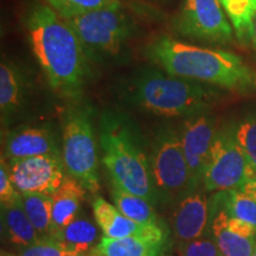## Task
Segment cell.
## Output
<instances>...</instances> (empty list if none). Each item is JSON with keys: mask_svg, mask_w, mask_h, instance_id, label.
<instances>
[{"mask_svg": "<svg viewBox=\"0 0 256 256\" xmlns=\"http://www.w3.org/2000/svg\"><path fill=\"white\" fill-rule=\"evenodd\" d=\"M51 238L62 243L70 252H89L100 242L98 226L81 214L72 223L54 234Z\"/></svg>", "mask_w": 256, "mask_h": 256, "instance_id": "19", "label": "cell"}, {"mask_svg": "<svg viewBox=\"0 0 256 256\" xmlns=\"http://www.w3.org/2000/svg\"><path fill=\"white\" fill-rule=\"evenodd\" d=\"M222 206L229 217H235L256 226V200L241 190L218 192Z\"/></svg>", "mask_w": 256, "mask_h": 256, "instance_id": "24", "label": "cell"}, {"mask_svg": "<svg viewBox=\"0 0 256 256\" xmlns=\"http://www.w3.org/2000/svg\"><path fill=\"white\" fill-rule=\"evenodd\" d=\"M62 159L66 174L92 194L100 188L96 138L88 107L66 112L62 126Z\"/></svg>", "mask_w": 256, "mask_h": 256, "instance_id": "5", "label": "cell"}, {"mask_svg": "<svg viewBox=\"0 0 256 256\" xmlns=\"http://www.w3.org/2000/svg\"><path fill=\"white\" fill-rule=\"evenodd\" d=\"M176 28L183 36L211 43L232 40V28L218 0H185L176 18Z\"/></svg>", "mask_w": 256, "mask_h": 256, "instance_id": "9", "label": "cell"}, {"mask_svg": "<svg viewBox=\"0 0 256 256\" xmlns=\"http://www.w3.org/2000/svg\"><path fill=\"white\" fill-rule=\"evenodd\" d=\"M150 162L159 203L176 204L192 191L190 172L177 128L165 124L156 130L150 148Z\"/></svg>", "mask_w": 256, "mask_h": 256, "instance_id": "6", "label": "cell"}, {"mask_svg": "<svg viewBox=\"0 0 256 256\" xmlns=\"http://www.w3.org/2000/svg\"><path fill=\"white\" fill-rule=\"evenodd\" d=\"M26 90L25 74L14 62L2 57L0 63V112L2 124L20 110Z\"/></svg>", "mask_w": 256, "mask_h": 256, "instance_id": "16", "label": "cell"}, {"mask_svg": "<svg viewBox=\"0 0 256 256\" xmlns=\"http://www.w3.org/2000/svg\"><path fill=\"white\" fill-rule=\"evenodd\" d=\"M34 56L57 94L76 98L88 76L87 50L78 34L49 5L37 4L26 19Z\"/></svg>", "mask_w": 256, "mask_h": 256, "instance_id": "1", "label": "cell"}, {"mask_svg": "<svg viewBox=\"0 0 256 256\" xmlns=\"http://www.w3.org/2000/svg\"><path fill=\"white\" fill-rule=\"evenodd\" d=\"M228 228L234 234L246 238H256V226L252 223L246 222V220L235 218V217H229Z\"/></svg>", "mask_w": 256, "mask_h": 256, "instance_id": "30", "label": "cell"}, {"mask_svg": "<svg viewBox=\"0 0 256 256\" xmlns=\"http://www.w3.org/2000/svg\"><path fill=\"white\" fill-rule=\"evenodd\" d=\"M22 202L25 212L40 238H51L52 235V220H51V196L42 194H22Z\"/></svg>", "mask_w": 256, "mask_h": 256, "instance_id": "22", "label": "cell"}, {"mask_svg": "<svg viewBox=\"0 0 256 256\" xmlns=\"http://www.w3.org/2000/svg\"><path fill=\"white\" fill-rule=\"evenodd\" d=\"M22 202V194L12 183L10 177L8 160L2 154L0 162V204L2 206H12Z\"/></svg>", "mask_w": 256, "mask_h": 256, "instance_id": "29", "label": "cell"}, {"mask_svg": "<svg viewBox=\"0 0 256 256\" xmlns=\"http://www.w3.org/2000/svg\"><path fill=\"white\" fill-rule=\"evenodd\" d=\"M100 142L104 152L102 162L110 176L112 184L142 197L152 206H158L150 154L133 124L119 114H104Z\"/></svg>", "mask_w": 256, "mask_h": 256, "instance_id": "3", "label": "cell"}, {"mask_svg": "<svg viewBox=\"0 0 256 256\" xmlns=\"http://www.w3.org/2000/svg\"><path fill=\"white\" fill-rule=\"evenodd\" d=\"M165 243L140 238H110L104 236L96 246L101 256H160Z\"/></svg>", "mask_w": 256, "mask_h": 256, "instance_id": "20", "label": "cell"}, {"mask_svg": "<svg viewBox=\"0 0 256 256\" xmlns=\"http://www.w3.org/2000/svg\"><path fill=\"white\" fill-rule=\"evenodd\" d=\"M68 256H89V252H69Z\"/></svg>", "mask_w": 256, "mask_h": 256, "instance_id": "33", "label": "cell"}, {"mask_svg": "<svg viewBox=\"0 0 256 256\" xmlns=\"http://www.w3.org/2000/svg\"><path fill=\"white\" fill-rule=\"evenodd\" d=\"M236 36L241 42L252 40V20L256 16V0H218Z\"/></svg>", "mask_w": 256, "mask_h": 256, "instance_id": "23", "label": "cell"}, {"mask_svg": "<svg viewBox=\"0 0 256 256\" xmlns=\"http://www.w3.org/2000/svg\"><path fill=\"white\" fill-rule=\"evenodd\" d=\"M216 121L206 112L185 118L179 128L182 147L190 172L192 190L202 185L211 147L216 136Z\"/></svg>", "mask_w": 256, "mask_h": 256, "instance_id": "11", "label": "cell"}, {"mask_svg": "<svg viewBox=\"0 0 256 256\" xmlns=\"http://www.w3.org/2000/svg\"><path fill=\"white\" fill-rule=\"evenodd\" d=\"M252 46H254V49L256 50V16L252 20Z\"/></svg>", "mask_w": 256, "mask_h": 256, "instance_id": "32", "label": "cell"}, {"mask_svg": "<svg viewBox=\"0 0 256 256\" xmlns=\"http://www.w3.org/2000/svg\"><path fill=\"white\" fill-rule=\"evenodd\" d=\"M64 20L86 50L107 55L119 52L132 31L120 2Z\"/></svg>", "mask_w": 256, "mask_h": 256, "instance_id": "8", "label": "cell"}, {"mask_svg": "<svg viewBox=\"0 0 256 256\" xmlns=\"http://www.w3.org/2000/svg\"><path fill=\"white\" fill-rule=\"evenodd\" d=\"M234 132L249 164L256 171V114L243 118L238 126H234Z\"/></svg>", "mask_w": 256, "mask_h": 256, "instance_id": "26", "label": "cell"}, {"mask_svg": "<svg viewBox=\"0 0 256 256\" xmlns=\"http://www.w3.org/2000/svg\"><path fill=\"white\" fill-rule=\"evenodd\" d=\"M2 226L8 241L20 248L42 240L25 212L23 202L12 206H2Z\"/></svg>", "mask_w": 256, "mask_h": 256, "instance_id": "18", "label": "cell"}, {"mask_svg": "<svg viewBox=\"0 0 256 256\" xmlns=\"http://www.w3.org/2000/svg\"><path fill=\"white\" fill-rule=\"evenodd\" d=\"M46 2L60 17L69 19L114 5L119 0H46Z\"/></svg>", "mask_w": 256, "mask_h": 256, "instance_id": "25", "label": "cell"}, {"mask_svg": "<svg viewBox=\"0 0 256 256\" xmlns=\"http://www.w3.org/2000/svg\"><path fill=\"white\" fill-rule=\"evenodd\" d=\"M147 57L166 72L234 92L256 89V70L229 51L188 44L162 36L147 46Z\"/></svg>", "mask_w": 256, "mask_h": 256, "instance_id": "2", "label": "cell"}, {"mask_svg": "<svg viewBox=\"0 0 256 256\" xmlns=\"http://www.w3.org/2000/svg\"><path fill=\"white\" fill-rule=\"evenodd\" d=\"M86 188L75 178L66 176L58 190L51 196L52 235L72 223L80 214V208L86 196ZM51 235V238H52Z\"/></svg>", "mask_w": 256, "mask_h": 256, "instance_id": "17", "label": "cell"}, {"mask_svg": "<svg viewBox=\"0 0 256 256\" xmlns=\"http://www.w3.org/2000/svg\"><path fill=\"white\" fill-rule=\"evenodd\" d=\"M10 177L20 194L52 196L66 174L62 156H38L8 160Z\"/></svg>", "mask_w": 256, "mask_h": 256, "instance_id": "10", "label": "cell"}, {"mask_svg": "<svg viewBox=\"0 0 256 256\" xmlns=\"http://www.w3.org/2000/svg\"><path fill=\"white\" fill-rule=\"evenodd\" d=\"M112 198L114 206L128 218L142 226H154L162 228V220L156 216L153 206L142 197L136 196L113 185Z\"/></svg>", "mask_w": 256, "mask_h": 256, "instance_id": "21", "label": "cell"}, {"mask_svg": "<svg viewBox=\"0 0 256 256\" xmlns=\"http://www.w3.org/2000/svg\"><path fill=\"white\" fill-rule=\"evenodd\" d=\"M179 256H223L214 238H200L186 242H177Z\"/></svg>", "mask_w": 256, "mask_h": 256, "instance_id": "27", "label": "cell"}, {"mask_svg": "<svg viewBox=\"0 0 256 256\" xmlns=\"http://www.w3.org/2000/svg\"><path fill=\"white\" fill-rule=\"evenodd\" d=\"M229 215L222 206L218 192L212 197L210 206V234L223 256H252L256 238H246L234 234L228 228Z\"/></svg>", "mask_w": 256, "mask_h": 256, "instance_id": "15", "label": "cell"}, {"mask_svg": "<svg viewBox=\"0 0 256 256\" xmlns=\"http://www.w3.org/2000/svg\"><path fill=\"white\" fill-rule=\"evenodd\" d=\"M172 230L178 242L203 238L210 232V206L203 192L192 190L174 204Z\"/></svg>", "mask_w": 256, "mask_h": 256, "instance_id": "13", "label": "cell"}, {"mask_svg": "<svg viewBox=\"0 0 256 256\" xmlns=\"http://www.w3.org/2000/svg\"><path fill=\"white\" fill-rule=\"evenodd\" d=\"M240 190L244 192V194H249V196L252 197L256 200V178L247 182Z\"/></svg>", "mask_w": 256, "mask_h": 256, "instance_id": "31", "label": "cell"}, {"mask_svg": "<svg viewBox=\"0 0 256 256\" xmlns=\"http://www.w3.org/2000/svg\"><path fill=\"white\" fill-rule=\"evenodd\" d=\"M130 98L138 107L156 116L188 118L206 112L215 92L194 80L146 72L133 83Z\"/></svg>", "mask_w": 256, "mask_h": 256, "instance_id": "4", "label": "cell"}, {"mask_svg": "<svg viewBox=\"0 0 256 256\" xmlns=\"http://www.w3.org/2000/svg\"><path fill=\"white\" fill-rule=\"evenodd\" d=\"M6 160L62 156L56 134L48 126H20L8 133L2 153Z\"/></svg>", "mask_w": 256, "mask_h": 256, "instance_id": "14", "label": "cell"}, {"mask_svg": "<svg viewBox=\"0 0 256 256\" xmlns=\"http://www.w3.org/2000/svg\"><path fill=\"white\" fill-rule=\"evenodd\" d=\"M252 256H256V248H255V252H254V254H252Z\"/></svg>", "mask_w": 256, "mask_h": 256, "instance_id": "35", "label": "cell"}, {"mask_svg": "<svg viewBox=\"0 0 256 256\" xmlns=\"http://www.w3.org/2000/svg\"><path fill=\"white\" fill-rule=\"evenodd\" d=\"M92 214L98 228L106 238H140L156 242H166L165 228L154 226H142L124 215L113 204L104 197H95L92 203Z\"/></svg>", "mask_w": 256, "mask_h": 256, "instance_id": "12", "label": "cell"}, {"mask_svg": "<svg viewBox=\"0 0 256 256\" xmlns=\"http://www.w3.org/2000/svg\"><path fill=\"white\" fill-rule=\"evenodd\" d=\"M256 178V171L238 145L234 127L217 130L202 185L206 191L240 190Z\"/></svg>", "mask_w": 256, "mask_h": 256, "instance_id": "7", "label": "cell"}, {"mask_svg": "<svg viewBox=\"0 0 256 256\" xmlns=\"http://www.w3.org/2000/svg\"><path fill=\"white\" fill-rule=\"evenodd\" d=\"M69 250L55 238H43L22 248L17 256H68Z\"/></svg>", "mask_w": 256, "mask_h": 256, "instance_id": "28", "label": "cell"}, {"mask_svg": "<svg viewBox=\"0 0 256 256\" xmlns=\"http://www.w3.org/2000/svg\"><path fill=\"white\" fill-rule=\"evenodd\" d=\"M2 256H17V255H12V254H10V252H8L2 250Z\"/></svg>", "mask_w": 256, "mask_h": 256, "instance_id": "34", "label": "cell"}]
</instances>
